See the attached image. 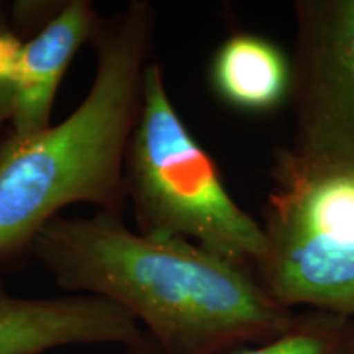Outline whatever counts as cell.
I'll list each match as a JSON object with an SVG mask.
<instances>
[{"mask_svg":"<svg viewBox=\"0 0 354 354\" xmlns=\"http://www.w3.org/2000/svg\"><path fill=\"white\" fill-rule=\"evenodd\" d=\"M7 26L8 25L6 21V17H3L2 7H0V32L6 30ZM12 113H13V92L10 88L3 87L2 84H0V130H2V127L6 125V123H10Z\"/></svg>","mask_w":354,"mask_h":354,"instance_id":"11","label":"cell"},{"mask_svg":"<svg viewBox=\"0 0 354 354\" xmlns=\"http://www.w3.org/2000/svg\"><path fill=\"white\" fill-rule=\"evenodd\" d=\"M66 2H13L12 19L19 30L30 32V30L43 28L50 24L64 7Z\"/></svg>","mask_w":354,"mask_h":354,"instance_id":"10","label":"cell"},{"mask_svg":"<svg viewBox=\"0 0 354 354\" xmlns=\"http://www.w3.org/2000/svg\"><path fill=\"white\" fill-rule=\"evenodd\" d=\"M290 148L354 156V0H297Z\"/></svg>","mask_w":354,"mask_h":354,"instance_id":"5","label":"cell"},{"mask_svg":"<svg viewBox=\"0 0 354 354\" xmlns=\"http://www.w3.org/2000/svg\"><path fill=\"white\" fill-rule=\"evenodd\" d=\"M209 86L216 99L236 112L272 113L290 100L292 59L264 35L234 32L212 55Z\"/></svg>","mask_w":354,"mask_h":354,"instance_id":"8","label":"cell"},{"mask_svg":"<svg viewBox=\"0 0 354 354\" xmlns=\"http://www.w3.org/2000/svg\"><path fill=\"white\" fill-rule=\"evenodd\" d=\"M254 274L282 307L354 318V156L276 148Z\"/></svg>","mask_w":354,"mask_h":354,"instance_id":"4","label":"cell"},{"mask_svg":"<svg viewBox=\"0 0 354 354\" xmlns=\"http://www.w3.org/2000/svg\"><path fill=\"white\" fill-rule=\"evenodd\" d=\"M156 26L143 0L102 21L92 43L95 77L82 104L57 125L0 141V274L32 256L39 232L76 203L123 215L125 156L143 104Z\"/></svg>","mask_w":354,"mask_h":354,"instance_id":"2","label":"cell"},{"mask_svg":"<svg viewBox=\"0 0 354 354\" xmlns=\"http://www.w3.org/2000/svg\"><path fill=\"white\" fill-rule=\"evenodd\" d=\"M32 256L68 294L110 300L143 323L162 354H230L276 338L297 317L251 268L187 240L143 236L122 215L56 216Z\"/></svg>","mask_w":354,"mask_h":354,"instance_id":"1","label":"cell"},{"mask_svg":"<svg viewBox=\"0 0 354 354\" xmlns=\"http://www.w3.org/2000/svg\"><path fill=\"white\" fill-rule=\"evenodd\" d=\"M125 354H162L159 351L156 344L153 343V339L148 335H143V338L138 343L133 344V346L125 348Z\"/></svg>","mask_w":354,"mask_h":354,"instance_id":"12","label":"cell"},{"mask_svg":"<svg viewBox=\"0 0 354 354\" xmlns=\"http://www.w3.org/2000/svg\"><path fill=\"white\" fill-rule=\"evenodd\" d=\"M125 189L143 236L187 240L253 271L263 258V227L230 196L215 159L180 118L158 61L145 71Z\"/></svg>","mask_w":354,"mask_h":354,"instance_id":"3","label":"cell"},{"mask_svg":"<svg viewBox=\"0 0 354 354\" xmlns=\"http://www.w3.org/2000/svg\"><path fill=\"white\" fill-rule=\"evenodd\" d=\"M102 21L91 2L71 0L24 44L10 135L24 138L51 125L53 105L66 71L84 44L94 43Z\"/></svg>","mask_w":354,"mask_h":354,"instance_id":"7","label":"cell"},{"mask_svg":"<svg viewBox=\"0 0 354 354\" xmlns=\"http://www.w3.org/2000/svg\"><path fill=\"white\" fill-rule=\"evenodd\" d=\"M230 354H354V318L300 310L276 338Z\"/></svg>","mask_w":354,"mask_h":354,"instance_id":"9","label":"cell"},{"mask_svg":"<svg viewBox=\"0 0 354 354\" xmlns=\"http://www.w3.org/2000/svg\"><path fill=\"white\" fill-rule=\"evenodd\" d=\"M138 322L105 299L68 294L19 297L0 282V354H43L74 344L133 346Z\"/></svg>","mask_w":354,"mask_h":354,"instance_id":"6","label":"cell"}]
</instances>
